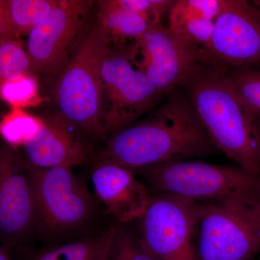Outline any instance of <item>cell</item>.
Segmentation results:
<instances>
[{
	"mask_svg": "<svg viewBox=\"0 0 260 260\" xmlns=\"http://www.w3.org/2000/svg\"><path fill=\"white\" fill-rule=\"evenodd\" d=\"M259 260H260V259Z\"/></svg>",
	"mask_w": 260,
	"mask_h": 260,
	"instance_id": "cell-26",
	"label": "cell"
},
{
	"mask_svg": "<svg viewBox=\"0 0 260 260\" xmlns=\"http://www.w3.org/2000/svg\"><path fill=\"white\" fill-rule=\"evenodd\" d=\"M182 88L215 148L260 177V115L238 93L227 69L203 61Z\"/></svg>",
	"mask_w": 260,
	"mask_h": 260,
	"instance_id": "cell-2",
	"label": "cell"
},
{
	"mask_svg": "<svg viewBox=\"0 0 260 260\" xmlns=\"http://www.w3.org/2000/svg\"><path fill=\"white\" fill-rule=\"evenodd\" d=\"M184 90H175L143 120L108 141L107 160L131 171L216 153Z\"/></svg>",
	"mask_w": 260,
	"mask_h": 260,
	"instance_id": "cell-1",
	"label": "cell"
},
{
	"mask_svg": "<svg viewBox=\"0 0 260 260\" xmlns=\"http://www.w3.org/2000/svg\"><path fill=\"white\" fill-rule=\"evenodd\" d=\"M113 39L96 19L88 26L68 64L52 84L59 112L90 136L107 134L101 119V76Z\"/></svg>",
	"mask_w": 260,
	"mask_h": 260,
	"instance_id": "cell-3",
	"label": "cell"
},
{
	"mask_svg": "<svg viewBox=\"0 0 260 260\" xmlns=\"http://www.w3.org/2000/svg\"><path fill=\"white\" fill-rule=\"evenodd\" d=\"M42 119L14 108L4 116L0 130L3 139L13 147L22 146L37 137L42 128Z\"/></svg>",
	"mask_w": 260,
	"mask_h": 260,
	"instance_id": "cell-19",
	"label": "cell"
},
{
	"mask_svg": "<svg viewBox=\"0 0 260 260\" xmlns=\"http://www.w3.org/2000/svg\"><path fill=\"white\" fill-rule=\"evenodd\" d=\"M159 95L145 74L137 41L112 46L101 76V119L107 133L116 134L132 125Z\"/></svg>",
	"mask_w": 260,
	"mask_h": 260,
	"instance_id": "cell-5",
	"label": "cell"
},
{
	"mask_svg": "<svg viewBox=\"0 0 260 260\" xmlns=\"http://www.w3.org/2000/svg\"><path fill=\"white\" fill-rule=\"evenodd\" d=\"M92 2L61 0L28 36L34 74L52 84L64 69L88 26Z\"/></svg>",
	"mask_w": 260,
	"mask_h": 260,
	"instance_id": "cell-8",
	"label": "cell"
},
{
	"mask_svg": "<svg viewBox=\"0 0 260 260\" xmlns=\"http://www.w3.org/2000/svg\"><path fill=\"white\" fill-rule=\"evenodd\" d=\"M198 260H250L260 251V198L198 202Z\"/></svg>",
	"mask_w": 260,
	"mask_h": 260,
	"instance_id": "cell-6",
	"label": "cell"
},
{
	"mask_svg": "<svg viewBox=\"0 0 260 260\" xmlns=\"http://www.w3.org/2000/svg\"><path fill=\"white\" fill-rule=\"evenodd\" d=\"M97 18L117 42L137 40L157 25L145 15L123 8L118 0L99 2Z\"/></svg>",
	"mask_w": 260,
	"mask_h": 260,
	"instance_id": "cell-17",
	"label": "cell"
},
{
	"mask_svg": "<svg viewBox=\"0 0 260 260\" xmlns=\"http://www.w3.org/2000/svg\"><path fill=\"white\" fill-rule=\"evenodd\" d=\"M198 221V202L158 192L139 220L140 237L156 260H198L193 242Z\"/></svg>",
	"mask_w": 260,
	"mask_h": 260,
	"instance_id": "cell-7",
	"label": "cell"
},
{
	"mask_svg": "<svg viewBox=\"0 0 260 260\" xmlns=\"http://www.w3.org/2000/svg\"><path fill=\"white\" fill-rule=\"evenodd\" d=\"M223 0H177L169 10L168 28L203 48L209 42Z\"/></svg>",
	"mask_w": 260,
	"mask_h": 260,
	"instance_id": "cell-15",
	"label": "cell"
},
{
	"mask_svg": "<svg viewBox=\"0 0 260 260\" xmlns=\"http://www.w3.org/2000/svg\"><path fill=\"white\" fill-rule=\"evenodd\" d=\"M107 260H156L145 248L140 237L117 232Z\"/></svg>",
	"mask_w": 260,
	"mask_h": 260,
	"instance_id": "cell-23",
	"label": "cell"
},
{
	"mask_svg": "<svg viewBox=\"0 0 260 260\" xmlns=\"http://www.w3.org/2000/svg\"><path fill=\"white\" fill-rule=\"evenodd\" d=\"M157 192L197 202L260 198V177L242 168L193 160H174L137 171Z\"/></svg>",
	"mask_w": 260,
	"mask_h": 260,
	"instance_id": "cell-4",
	"label": "cell"
},
{
	"mask_svg": "<svg viewBox=\"0 0 260 260\" xmlns=\"http://www.w3.org/2000/svg\"><path fill=\"white\" fill-rule=\"evenodd\" d=\"M116 233L111 228L100 235L46 249L32 260H107Z\"/></svg>",
	"mask_w": 260,
	"mask_h": 260,
	"instance_id": "cell-18",
	"label": "cell"
},
{
	"mask_svg": "<svg viewBox=\"0 0 260 260\" xmlns=\"http://www.w3.org/2000/svg\"><path fill=\"white\" fill-rule=\"evenodd\" d=\"M251 2V3L255 6V8L258 10V11H259L260 13V0H256V1Z\"/></svg>",
	"mask_w": 260,
	"mask_h": 260,
	"instance_id": "cell-25",
	"label": "cell"
},
{
	"mask_svg": "<svg viewBox=\"0 0 260 260\" xmlns=\"http://www.w3.org/2000/svg\"><path fill=\"white\" fill-rule=\"evenodd\" d=\"M227 74L243 100L260 115V68L227 70Z\"/></svg>",
	"mask_w": 260,
	"mask_h": 260,
	"instance_id": "cell-22",
	"label": "cell"
},
{
	"mask_svg": "<svg viewBox=\"0 0 260 260\" xmlns=\"http://www.w3.org/2000/svg\"><path fill=\"white\" fill-rule=\"evenodd\" d=\"M29 176L36 218L48 231L60 232L73 229L91 215L93 198L71 168L29 167Z\"/></svg>",
	"mask_w": 260,
	"mask_h": 260,
	"instance_id": "cell-9",
	"label": "cell"
},
{
	"mask_svg": "<svg viewBox=\"0 0 260 260\" xmlns=\"http://www.w3.org/2000/svg\"><path fill=\"white\" fill-rule=\"evenodd\" d=\"M36 219L29 167L9 148L0 153V230L9 242L25 234Z\"/></svg>",
	"mask_w": 260,
	"mask_h": 260,
	"instance_id": "cell-12",
	"label": "cell"
},
{
	"mask_svg": "<svg viewBox=\"0 0 260 260\" xmlns=\"http://www.w3.org/2000/svg\"><path fill=\"white\" fill-rule=\"evenodd\" d=\"M202 59L227 70L260 68V13L251 1L223 0Z\"/></svg>",
	"mask_w": 260,
	"mask_h": 260,
	"instance_id": "cell-10",
	"label": "cell"
},
{
	"mask_svg": "<svg viewBox=\"0 0 260 260\" xmlns=\"http://www.w3.org/2000/svg\"><path fill=\"white\" fill-rule=\"evenodd\" d=\"M42 120L39 134L23 147L29 167L73 169L88 160V144L76 124L60 112Z\"/></svg>",
	"mask_w": 260,
	"mask_h": 260,
	"instance_id": "cell-13",
	"label": "cell"
},
{
	"mask_svg": "<svg viewBox=\"0 0 260 260\" xmlns=\"http://www.w3.org/2000/svg\"><path fill=\"white\" fill-rule=\"evenodd\" d=\"M34 75L31 59L20 41L0 39L1 83Z\"/></svg>",
	"mask_w": 260,
	"mask_h": 260,
	"instance_id": "cell-20",
	"label": "cell"
},
{
	"mask_svg": "<svg viewBox=\"0 0 260 260\" xmlns=\"http://www.w3.org/2000/svg\"><path fill=\"white\" fill-rule=\"evenodd\" d=\"M39 84L34 75L1 83V96L14 108L21 109L39 102Z\"/></svg>",
	"mask_w": 260,
	"mask_h": 260,
	"instance_id": "cell-21",
	"label": "cell"
},
{
	"mask_svg": "<svg viewBox=\"0 0 260 260\" xmlns=\"http://www.w3.org/2000/svg\"><path fill=\"white\" fill-rule=\"evenodd\" d=\"M92 181L95 194L118 221L131 223L146 213L151 195L133 171L106 160L94 169Z\"/></svg>",
	"mask_w": 260,
	"mask_h": 260,
	"instance_id": "cell-14",
	"label": "cell"
},
{
	"mask_svg": "<svg viewBox=\"0 0 260 260\" xmlns=\"http://www.w3.org/2000/svg\"><path fill=\"white\" fill-rule=\"evenodd\" d=\"M137 42L145 74L160 95L182 88L203 62L201 47L160 24Z\"/></svg>",
	"mask_w": 260,
	"mask_h": 260,
	"instance_id": "cell-11",
	"label": "cell"
},
{
	"mask_svg": "<svg viewBox=\"0 0 260 260\" xmlns=\"http://www.w3.org/2000/svg\"><path fill=\"white\" fill-rule=\"evenodd\" d=\"M0 260H13L6 246L0 248Z\"/></svg>",
	"mask_w": 260,
	"mask_h": 260,
	"instance_id": "cell-24",
	"label": "cell"
},
{
	"mask_svg": "<svg viewBox=\"0 0 260 260\" xmlns=\"http://www.w3.org/2000/svg\"><path fill=\"white\" fill-rule=\"evenodd\" d=\"M57 0H1L0 39L20 41L47 16Z\"/></svg>",
	"mask_w": 260,
	"mask_h": 260,
	"instance_id": "cell-16",
	"label": "cell"
}]
</instances>
